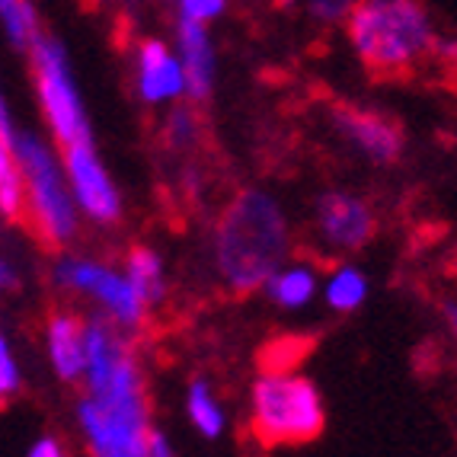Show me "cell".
Wrapping results in <instances>:
<instances>
[{"instance_id": "cell-9", "label": "cell", "mask_w": 457, "mask_h": 457, "mask_svg": "<svg viewBox=\"0 0 457 457\" xmlns=\"http://www.w3.org/2000/svg\"><path fill=\"white\" fill-rule=\"evenodd\" d=\"M313 228L323 244L336 253H355L371 244L378 218L365 198L343 189H329L313 205Z\"/></svg>"}, {"instance_id": "cell-13", "label": "cell", "mask_w": 457, "mask_h": 457, "mask_svg": "<svg viewBox=\"0 0 457 457\" xmlns=\"http://www.w3.org/2000/svg\"><path fill=\"white\" fill-rule=\"evenodd\" d=\"M48 359L62 381L84 378L87 361V323L71 311H54L46 327Z\"/></svg>"}, {"instance_id": "cell-19", "label": "cell", "mask_w": 457, "mask_h": 457, "mask_svg": "<svg viewBox=\"0 0 457 457\" xmlns=\"http://www.w3.org/2000/svg\"><path fill=\"white\" fill-rule=\"evenodd\" d=\"M0 26L16 48H29V42L38 36V20L29 0H0Z\"/></svg>"}, {"instance_id": "cell-2", "label": "cell", "mask_w": 457, "mask_h": 457, "mask_svg": "<svg viewBox=\"0 0 457 457\" xmlns=\"http://www.w3.org/2000/svg\"><path fill=\"white\" fill-rule=\"evenodd\" d=\"M345 29L359 62L374 77L410 74L435 52L432 20L420 0H355Z\"/></svg>"}, {"instance_id": "cell-22", "label": "cell", "mask_w": 457, "mask_h": 457, "mask_svg": "<svg viewBox=\"0 0 457 457\" xmlns=\"http://www.w3.org/2000/svg\"><path fill=\"white\" fill-rule=\"evenodd\" d=\"M352 7H355V0H311L307 13L317 23H343V20H349Z\"/></svg>"}, {"instance_id": "cell-30", "label": "cell", "mask_w": 457, "mask_h": 457, "mask_svg": "<svg viewBox=\"0 0 457 457\" xmlns=\"http://www.w3.org/2000/svg\"><path fill=\"white\" fill-rule=\"evenodd\" d=\"M297 0H275V7H282V10H288V7H295Z\"/></svg>"}, {"instance_id": "cell-11", "label": "cell", "mask_w": 457, "mask_h": 457, "mask_svg": "<svg viewBox=\"0 0 457 457\" xmlns=\"http://www.w3.org/2000/svg\"><path fill=\"white\" fill-rule=\"evenodd\" d=\"M135 80L137 96L147 106H161L170 99L186 96V74L183 62L163 46L161 38H145L135 54Z\"/></svg>"}, {"instance_id": "cell-14", "label": "cell", "mask_w": 457, "mask_h": 457, "mask_svg": "<svg viewBox=\"0 0 457 457\" xmlns=\"http://www.w3.org/2000/svg\"><path fill=\"white\" fill-rule=\"evenodd\" d=\"M317 272L307 266H278L266 282H262V291L269 295V301L285 311H297L313 301L317 295Z\"/></svg>"}, {"instance_id": "cell-20", "label": "cell", "mask_w": 457, "mask_h": 457, "mask_svg": "<svg viewBox=\"0 0 457 457\" xmlns=\"http://www.w3.org/2000/svg\"><path fill=\"white\" fill-rule=\"evenodd\" d=\"M198 135H202V119H198L195 109L186 106V103L170 109L167 122H163V145L170 151H189L198 141Z\"/></svg>"}, {"instance_id": "cell-31", "label": "cell", "mask_w": 457, "mask_h": 457, "mask_svg": "<svg viewBox=\"0 0 457 457\" xmlns=\"http://www.w3.org/2000/svg\"><path fill=\"white\" fill-rule=\"evenodd\" d=\"M454 266H457V250H454Z\"/></svg>"}, {"instance_id": "cell-24", "label": "cell", "mask_w": 457, "mask_h": 457, "mask_svg": "<svg viewBox=\"0 0 457 457\" xmlns=\"http://www.w3.org/2000/svg\"><path fill=\"white\" fill-rule=\"evenodd\" d=\"M29 457H62V445H58L54 435H42L29 448Z\"/></svg>"}, {"instance_id": "cell-5", "label": "cell", "mask_w": 457, "mask_h": 457, "mask_svg": "<svg viewBox=\"0 0 457 457\" xmlns=\"http://www.w3.org/2000/svg\"><path fill=\"white\" fill-rule=\"evenodd\" d=\"M29 58L38 103H42V112H46V122L52 129L54 141L64 147L90 137V119H87L84 99L77 90V80L68 64V52L62 48V42L38 32L29 42Z\"/></svg>"}, {"instance_id": "cell-17", "label": "cell", "mask_w": 457, "mask_h": 457, "mask_svg": "<svg viewBox=\"0 0 457 457\" xmlns=\"http://www.w3.org/2000/svg\"><path fill=\"white\" fill-rule=\"evenodd\" d=\"M323 295H327V304L333 307V311H339V313L359 311L368 297L365 272H359V269H352V266L336 269L327 278V285H323Z\"/></svg>"}, {"instance_id": "cell-23", "label": "cell", "mask_w": 457, "mask_h": 457, "mask_svg": "<svg viewBox=\"0 0 457 457\" xmlns=\"http://www.w3.org/2000/svg\"><path fill=\"white\" fill-rule=\"evenodd\" d=\"M224 7H228V0H179V16L208 23L214 16H221Z\"/></svg>"}, {"instance_id": "cell-21", "label": "cell", "mask_w": 457, "mask_h": 457, "mask_svg": "<svg viewBox=\"0 0 457 457\" xmlns=\"http://www.w3.org/2000/svg\"><path fill=\"white\" fill-rule=\"evenodd\" d=\"M16 394H20V365L13 359L7 336L0 333V406L10 403Z\"/></svg>"}, {"instance_id": "cell-8", "label": "cell", "mask_w": 457, "mask_h": 457, "mask_svg": "<svg viewBox=\"0 0 457 457\" xmlns=\"http://www.w3.org/2000/svg\"><path fill=\"white\" fill-rule=\"evenodd\" d=\"M64 176L77 208L99 224H112L122 214V195L115 189L112 176L99 161L93 137L64 145Z\"/></svg>"}, {"instance_id": "cell-3", "label": "cell", "mask_w": 457, "mask_h": 457, "mask_svg": "<svg viewBox=\"0 0 457 457\" xmlns=\"http://www.w3.org/2000/svg\"><path fill=\"white\" fill-rule=\"evenodd\" d=\"M327 426L320 390L291 371H266L253 384V435L266 448L307 445Z\"/></svg>"}, {"instance_id": "cell-18", "label": "cell", "mask_w": 457, "mask_h": 457, "mask_svg": "<svg viewBox=\"0 0 457 457\" xmlns=\"http://www.w3.org/2000/svg\"><path fill=\"white\" fill-rule=\"evenodd\" d=\"M186 412H189V420L198 428V435L218 438L224 432V410L214 400L212 387L205 381H192L189 394H186Z\"/></svg>"}, {"instance_id": "cell-29", "label": "cell", "mask_w": 457, "mask_h": 457, "mask_svg": "<svg viewBox=\"0 0 457 457\" xmlns=\"http://www.w3.org/2000/svg\"><path fill=\"white\" fill-rule=\"evenodd\" d=\"M445 320H448L451 333L457 336V301H448V304H445Z\"/></svg>"}, {"instance_id": "cell-10", "label": "cell", "mask_w": 457, "mask_h": 457, "mask_svg": "<svg viewBox=\"0 0 457 457\" xmlns=\"http://www.w3.org/2000/svg\"><path fill=\"white\" fill-rule=\"evenodd\" d=\"M333 125L343 141H349L371 163H394L403 154V129L384 112L361 106H336Z\"/></svg>"}, {"instance_id": "cell-25", "label": "cell", "mask_w": 457, "mask_h": 457, "mask_svg": "<svg viewBox=\"0 0 457 457\" xmlns=\"http://www.w3.org/2000/svg\"><path fill=\"white\" fill-rule=\"evenodd\" d=\"M147 454L151 457H170L173 454V448L167 445V435L157 432V428H151V432H147Z\"/></svg>"}, {"instance_id": "cell-27", "label": "cell", "mask_w": 457, "mask_h": 457, "mask_svg": "<svg viewBox=\"0 0 457 457\" xmlns=\"http://www.w3.org/2000/svg\"><path fill=\"white\" fill-rule=\"evenodd\" d=\"M16 285H20V275H16L13 262L0 256V295H4V291H13Z\"/></svg>"}, {"instance_id": "cell-28", "label": "cell", "mask_w": 457, "mask_h": 457, "mask_svg": "<svg viewBox=\"0 0 457 457\" xmlns=\"http://www.w3.org/2000/svg\"><path fill=\"white\" fill-rule=\"evenodd\" d=\"M13 135H16L13 119H10L7 99H4V90H0V137H4V141H13Z\"/></svg>"}, {"instance_id": "cell-7", "label": "cell", "mask_w": 457, "mask_h": 457, "mask_svg": "<svg viewBox=\"0 0 457 457\" xmlns=\"http://www.w3.org/2000/svg\"><path fill=\"white\" fill-rule=\"evenodd\" d=\"M54 282L68 291L90 295L96 304L106 307L109 317L122 329H135L145 323L147 304L137 297L135 285L129 282V275H119L115 269L99 266V262H90V260L64 256V260L54 266Z\"/></svg>"}, {"instance_id": "cell-12", "label": "cell", "mask_w": 457, "mask_h": 457, "mask_svg": "<svg viewBox=\"0 0 457 457\" xmlns=\"http://www.w3.org/2000/svg\"><path fill=\"white\" fill-rule=\"evenodd\" d=\"M176 46H179V62L186 74V96L202 103L214 87V46L208 36V26L198 20L179 16L176 23Z\"/></svg>"}, {"instance_id": "cell-4", "label": "cell", "mask_w": 457, "mask_h": 457, "mask_svg": "<svg viewBox=\"0 0 457 457\" xmlns=\"http://www.w3.org/2000/svg\"><path fill=\"white\" fill-rule=\"evenodd\" d=\"M13 151L26 183V218L46 246H64L77 230V202L68 176L36 135L16 131Z\"/></svg>"}, {"instance_id": "cell-26", "label": "cell", "mask_w": 457, "mask_h": 457, "mask_svg": "<svg viewBox=\"0 0 457 457\" xmlns=\"http://www.w3.org/2000/svg\"><path fill=\"white\" fill-rule=\"evenodd\" d=\"M435 52L445 64L457 68V38H435Z\"/></svg>"}, {"instance_id": "cell-1", "label": "cell", "mask_w": 457, "mask_h": 457, "mask_svg": "<svg viewBox=\"0 0 457 457\" xmlns=\"http://www.w3.org/2000/svg\"><path fill=\"white\" fill-rule=\"evenodd\" d=\"M212 250L218 275L234 295L262 288L291 250V230L282 205L262 189L237 192L214 228Z\"/></svg>"}, {"instance_id": "cell-6", "label": "cell", "mask_w": 457, "mask_h": 457, "mask_svg": "<svg viewBox=\"0 0 457 457\" xmlns=\"http://www.w3.org/2000/svg\"><path fill=\"white\" fill-rule=\"evenodd\" d=\"M80 428L93 454L99 457H145L151 432L147 400H96L87 396L77 406Z\"/></svg>"}, {"instance_id": "cell-16", "label": "cell", "mask_w": 457, "mask_h": 457, "mask_svg": "<svg viewBox=\"0 0 457 457\" xmlns=\"http://www.w3.org/2000/svg\"><path fill=\"white\" fill-rule=\"evenodd\" d=\"M26 212V183L23 170L16 161L13 141L0 137V218L20 221Z\"/></svg>"}, {"instance_id": "cell-15", "label": "cell", "mask_w": 457, "mask_h": 457, "mask_svg": "<svg viewBox=\"0 0 457 457\" xmlns=\"http://www.w3.org/2000/svg\"><path fill=\"white\" fill-rule=\"evenodd\" d=\"M125 275H129V282L135 285L137 297H141L147 307L161 304L163 297H167V272H163V262H161V256L154 250H147V246H135V250L129 253Z\"/></svg>"}]
</instances>
